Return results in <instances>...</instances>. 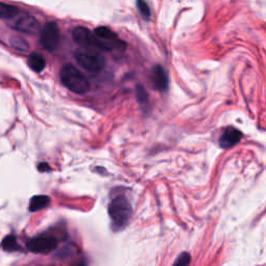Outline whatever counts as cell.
<instances>
[{"instance_id": "4fadbf2b", "label": "cell", "mask_w": 266, "mask_h": 266, "mask_svg": "<svg viewBox=\"0 0 266 266\" xmlns=\"http://www.w3.org/2000/svg\"><path fill=\"white\" fill-rule=\"evenodd\" d=\"M94 33L97 36H99L100 39H102V40H106V41H118L119 40L118 34L116 32H113L111 29H109L108 27H106V26L97 27L95 29Z\"/></svg>"}, {"instance_id": "2e32d148", "label": "cell", "mask_w": 266, "mask_h": 266, "mask_svg": "<svg viewBox=\"0 0 266 266\" xmlns=\"http://www.w3.org/2000/svg\"><path fill=\"white\" fill-rule=\"evenodd\" d=\"M137 7L139 9L140 14L143 16L144 19L149 20L151 18L150 8H149L148 4L145 2V0H137Z\"/></svg>"}, {"instance_id": "9a60e30c", "label": "cell", "mask_w": 266, "mask_h": 266, "mask_svg": "<svg viewBox=\"0 0 266 266\" xmlns=\"http://www.w3.org/2000/svg\"><path fill=\"white\" fill-rule=\"evenodd\" d=\"M11 45L13 48H15L18 51L27 52L29 50V44L26 40L20 37V36H13L11 39Z\"/></svg>"}, {"instance_id": "ac0fdd59", "label": "cell", "mask_w": 266, "mask_h": 266, "mask_svg": "<svg viewBox=\"0 0 266 266\" xmlns=\"http://www.w3.org/2000/svg\"><path fill=\"white\" fill-rule=\"evenodd\" d=\"M191 262V255L188 253H182L177 260L174 262V265H187Z\"/></svg>"}, {"instance_id": "7c38bea8", "label": "cell", "mask_w": 266, "mask_h": 266, "mask_svg": "<svg viewBox=\"0 0 266 266\" xmlns=\"http://www.w3.org/2000/svg\"><path fill=\"white\" fill-rule=\"evenodd\" d=\"M19 14V9L15 6L0 3V19H13Z\"/></svg>"}, {"instance_id": "9c48e42d", "label": "cell", "mask_w": 266, "mask_h": 266, "mask_svg": "<svg viewBox=\"0 0 266 266\" xmlns=\"http://www.w3.org/2000/svg\"><path fill=\"white\" fill-rule=\"evenodd\" d=\"M151 79L154 87L158 91L165 92L168 87V77L161 66H155L151 72Z\"/></svg>"}, {"instance_id": "8fae6325", "label": "cell", "mask_w": 266, "mask_h": 266, "mask_svg": "<svg viewBox=\"0 0 266 266\" xmlns=\"http://www.w3.org/2000/svg\"><path fill=\"white\" fill-rule=\"evenodd\" d=\"M28 66L30 67L31 70H33L34 72H42L46 67V61L44 59L43 55L39 54V53H32L29 55L28 59Z\"/></svg>"}, {"instance_id": "6da1fadb", "label": "cell", "mask_w": 266, "mask_h": 266, "mask_svg": "<svg viewBox=\"0 0 266 266\" xmlns=\"http://www.w3.org/2000/svg\"><path fill=\"white\" fill-rule=\"evenodd\" d=\"M72 37L76 44H78L79 46L83 48H97L103 51H112L116 49H124L126 47L125 43L120 40H102L83 26H78L74 28L72 31Z\"/></svg>"}, {"instance_id": "8992f818", "label": "cell", "mask_w": 266, "mask_h": 266, "mask_svg": "<svg viewBox=\"0 0 266 266\" xmlns=\"http://www.w3.org/2000/svg\"><path fill=\"white\" fill-rule=\"evenodd\" d=\"M26 246L29 252L34 254H48L56 249L58 239L49 235H41L30 239Z\"/></svg>"}, {"instance_id": "d6986e66", "label": "cell", "mask_w": 266, "mask_h": 266, "mask_svg": "<svg viewBox=\"0 0 266 266\" xmlns=\"http://www.w3.org/2000/svg\"><path fill=\"white\" fill-rule=\"evenodd\" d=\"M37 168L40 172H45V170H49L50 166L48 163H41V164H39Z\"/></svg>"}, {"instance_id": "ba28073f", "label": "cell", "mask_w": 266, "mask_h": 266, "mask_svg": "<svg viewBox=\"0 0 266 266\" xmlns=\"http://www.w3.org/2000/svg\"><path fill=\"white\" fill-rule=\"evenodd\" d=\"M242 138V133L235 127H227L219 139V146L221 149H229L237 145Z\"/></svg>"}, {"instance_id": "30bf717a", "label": "cell", "mask_w": 266, "mask_h": 266, "mask_svg": "<svg viewBox=\"0 0 266 266\" xmlns=\"http://www.w3.org/2000/svg\"><path fill=\"white\" fill-rule=\"evenodd\" d=\"M50 198L45 195H37L31 198L29 203V210L31 212H35L42 209H45L50 205Z\"/></svg>"}, {"instance_id": "3957f363", "label": "cell", "mask_w": 266, "mask_h": 266, "mask_svg": "<svg viewBox=\"0 0 266 266\" xmlns=\"http://www.w3.org/2000/svg\"><path fill=\"white\" fill-rule=\"evenodd\" d=\"M108 214L115 230L124 229L131 218L132 207L125 196L116 197L108 205Z\"/></svg>"}, {"instance_id": "5b68a950", "label": "cell", "mask_w": 266, "mask_h": 266, "mask_svg": "<svg viewBox=\"0 0 266 266\" xmlns=\"http://www.w3.org/2000/svg\"><path fill=\"white\" fill-rule=\"evenodd\" d=\"M40 42L43 48L47 51L52 52L58 49L61 42V31L56 23L48 22L43 26Z\"/></svg>"}, {"instance_id": "52a82bcc", "label": "cell", "mask_w": 266, "mask_h": 266, "mask_svg": "<svg viewBox=\"0 0 266 266\" xmlns=\"http://www.w3.org/2000/svg\"><path fill=\"white\" fill-rule=\"evenodd\" d=\"M12 27L15 30L20 32L33 34V33H36L37 30L40 29V23L33 16L23 14L14 21V23L12 24Z\"/></svg>"}, {"instance_id": "5bb4252c", "label": "cell", "mask_w": 266, "mask_h": 266, "mask_svg": "<svg viewBox=\"0 0 266 266\" xmlns=\"http://www.w3.org/2000/svg\"><path fill=\"white\" fill-rule=\"evenodd\" d=\"M2 245H3V249L7 252H15L20 250V246L17 242V238L15 235H8L7 237H5Z\"/></svg>"}, {"instance_id": "e0dca14e", "label": "cell", "mask_w": 266, "mask_h": 266, "mask_svg": "<svg viewBox=\"0 0 266 266\" xmlns=\"http://www.w3.org/2000/svg\"><path fill=\"white\" fill-rule=\"evenodd\" d=\"M137 98L142 105H146L149 102V94L143 85H138L137 87Z\"/></svg>"}, {"instance_id": "7a4b0ae2", "label": "cell", "mask_w": 266, "mask_h": 266, "mask_svg": "<svg viewBox=\"0 0 266 266\" xmlns=\"http://www.w3.org/2000/svg\"><path fill=\"white\" fill-rule=\"evenodd\" d=\"M62 83L68 88L69 91L83 95L90 91L91 84L87 78L73 65L69 64L62 68L60 73Z\"/></svg>"}, {"instance_id": "277c9868", "label": "cell", "mask_w": 266, "mask_h": 266, "mask_svg": "<svg viewBox=\"0 0 266 266\" xmlns=\"http://www.w3.org/2000/svg\"><path fill=\"white\" fill-rule=\"evenodd\" d=\"M74 58L80 67L90 73H99L105 66L104 58L95 52L76 51Z\"/></svg>"}]
</instances>
